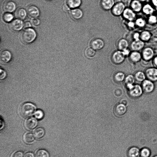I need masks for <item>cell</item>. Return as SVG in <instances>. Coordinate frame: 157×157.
Instances as JSON below:
<instances>
[{
    "instance_id": "8fae6325",
    "label": "cell",
    "mask_w": 157,
    "mask_h": 157,
    "mask_svg": "<svg viewBox=\"0 0 157 157\" xmlns=\"http://www.w3.org/2000/svg\"><path fill=\"white\" fill-rule=\"evenodd\" d=\"M143 6L142 3L139 0H132L130 4V8L136 13L141 12Z\"/></svg>"
},
{
    "instance_id": "db71d44e",
    "label": "cell",
    "mask_w": 157,
    "mask_h": 157,
    "mask_svg": "<svg viewBox=\"0 0 157 157\" xmlns=\"http://www.w3.org/2000/svg\"><path fill=\"white\" fill-rule=\"evenodd\" d=\"M121 103V104L124 105H126L127 104V102L126 100H123L122 101Z\"/></svg>"
},
{
    "instance_id": "ffe728a7",
    "label": "cell",
    "mask_w": 157,
    "mask_h": 157,
    "mask_svg": "<svg viewBox=\"0 0 157 157\" xmlns=\"http://www.w3.org/2000/svg\"><path fill=\"white\" fill-rule=\"evenodd\" d=\"M151 37V33L148 30H144L140 33V39L145 43L150 41Z\"/></svg>"
},
{
    "instance_id": "4dcf8cb0",
    "label": "cell",
    "mask_w": 157,
    "mask_h": 157,
    "mask_svg": "<svg viewBox=\"0 0 157 157\" xmlns=\"http://www.w3.org/2000/svg\"><path fill=\"white\" fill-rule=\"evenodd\" d=\"M134 22L136 25L140 28H144L146 24V22L145 20L142 17L136 18Z\"/></svg>"
},
{
    "instance_id": "83f0119b",
    "label": "cell",
    "mask_w": 157,
    "mask_h": 157,
    "mask_svg": "<svg viewBox=\"0 0 157 157\" xmlns=\"http://www.w3.org/2000/svg\"><path fill=\"white\" fill-rule=\"evenodd\" d=\"M128 45V41L125 39L120 40L117 44L118 48L120 50L123 51L127 48Z\"/></svg>"
},
{
    "instance_id": "8992f818",
    "label": "cell",
    "mask_w": 157,
    "mask_h": 157,
    "mask_svg": "<svg viewBox=\"0 0 157 157\" xmlns=\"http://www.w3.org/2000/svg\"><path fill=\"white\" fill-rule=\"evenodd\" d=\"M146 79L153 82L157 81V68L154 67L147 68L144 72Z\"/></svg>"
},
{
    "instance_id": "5bb4252c",
    "label": "cell",
    "mask_w": 157,
    "mask_h": 157,
    "mask_svg": "<svg viewBox=\"0 0 157 157\" xmlns=\"http://www.w3.org/2000/svg\"><path fill=\"white\" fill-rule=\"evenodd\" d=\"M10 26L12 30L15 31H18L22 29L24 24L21 20L15 19L10 23Z\"/></svg>"
},
{
    "instance_id": "f6af8a7d",
    "label": "cell",
    "mask_w": 157,
    "mask_h": 157,
    "mask_svg": "<svg viewBox=\"0 0 157 157\" xmlns=\"http://www.w3.org/2000/svg\"><path fill=\"white\" fill-rule=\"evenodd\" d=\"M24 157H35V156L33 153L29 152L25 154Z\"/></svg>"
},
{
    "instance_id": "44dd1931",
    "label": "cell",
    "mask_w": 157,
    "mask_h": 157,
    "mask_svg": "<svg viewBox=\"0 0 157 157\" xmlns=\"http://www.w3.org/2000/svg\"><path fill=\"white\" fill-rule=\"evenodd\" d=\"M70 15L73 18L78 19L80 18L83 15L82 11L78 8H74L70 11Z\"/></svg>"
},
{
    "instance_id": "3957f363",
    "label": "cell",
    "mask_w": 157,
    "mask_h": 157,
    "mask_svg": "<svg viewBox=\"0 0 157 157\" xmlns=\"http://www.w3.org/2000/svg\"><path fill=\"white\" fill-rule=\"evenodd\" d=\"M141 53L142 59L146 62L152 60L155 56L154 49L150 47H144L141 50Z\"/></svg>"
},
{
    "instance_id": "f546056e",
    "label": "cell",
    "mask_w": 157,
    "mask_h": 157,
    "mask_svg": "<svg viewBox=\"0 0 157 157\" xmlns=\"http://www.w3.org/2000/svg\"><path fill=\"white\" fill-rule=\"evenodd\" d=\"M23 139L26 143L29 144L32 143L34 140L33 135L30 132H26L24 134Z\"/></svg>"
},
{
    "instance_id": "ba28073f",
    "label": "cell",
    "mask_w": 157,
    "mask_h": 157,
    "mask_svg": "<svg viewBox=\"0 0 157 157\" xmlns=\"http://www.w3.org/2000/svg\"><path fill=\"white\" fill-rule=\"evenodd\" d=\"M145 43L140 39L134 40L131 42V48L132 51H140L144 47Z\"/></svg>"
},
{
    "instance_id": "1f68e13d",
    "label": "cell",
    "mask_w": 157,
    "mask_h": 157,
    "mask_svg": "<svg viewBox=\"0 0 157 157\" xmlns=\"http://www.w3.org/2000/svg\"><path fill=\"white\" fill-rule=\"evenodd\" d=\"M36 157H49V155L46 150L41 149L36 151Z\"/></svg>"
},
{
    "instance_id": "836d02e7",
    "label": "cell",
    "mask_w": 157,
    "mask_h": 157,
    "mask_svg": "<svg viewBox=\"0 0 157 157\" xmlns=\"http://www.w3.org/2000/svg\"><path fill=\"white\" fill-rule=\"evenodd\" d=\"M136 81L134 75H128L126 78L125 82L126 85L128 84H134Z\"/></svg>"
},
{
    "instance_id": "e575fe53",
    "label": "cell",
    "mask_w": 157,
    "mask_h": 157,
    "mask_svg": "<svg viewBox=\"0 0 157 157\" xmlns=\"http://www.w3.org/2000/svg\"><path fill=\"white\" fill-rule=\"evenodd\" d=\"M147 22L151 25L156 24L157 23V17L153 14L149 16L147 19Z\"/></svg>"
},
{
    "instance_id": "d4e9b609",
    "label": "cell",
    "mask_w": 157,
    "mask_h": 157,
    "mask_svg": "<svg viewBox=\"0 0 157 157\" xmlns=\"http://www.w3.org/2000/svg\"><path fill=\"white\" fill-rule=\"evenodd\" d=\"M126 110V108L125 105L122 104L117 105L115 109L116 114L120 116L124 114L125 113Z\"/></svg>"
},
{
    "instance_id": "11a10c76",
    "label": "cell",
    "mask_w": 157,
    "mask_h": 157,
    "mask_svg": "<svg viewBox=\"0 0 157 157\" xmlns=\"http://www.w3.org/2000/svg\"><path fill=\"white\" fill-rule=\"evenodd\" d=\"M139 0L142 3V2H145L147 0Z\"/></svg>"
},
{
    "instance_id": "74e56055",
    "label": "cell",
    "mask_w": 157,
    "mask_h": 157,
    "mask_svg": "<svg viewBox=\"0 0 157 157\" xmlns=\"http://www.w3.org/2000/svg\"><path fill=\"white\" fill-rule=\"evenodd\" d=\"M13 17V15L9 13H5L3 16L4 20L6 22H9L11 21Z\"/></svg>"
},
{
    "instance_id": "e0dca14e",
    "label": "cell",
    "mask_w": 157,
    "mask_h": 157,
    "mask_svg": "<svg viewBox=\"0 0 157 157\" xmlns=\"http://www.w3.org/2000/svg\"><path fill=\"white\" fill-rule=\"evenodd\" d=\"M90 45L91 48L94 49L98 50L103 47L104 46V42L101 39H95L91 41Z\"/></svg>"
},
{
    "instance_id": "4316f807",
    "label": "cell",
    "mask_w": 157,
    "mask_h": 157,
    "mask_svg": "<svg viewBox=\"0 0 157 157\" xmlns=\"http://www.w3.org/2000/svg\"><path fill=\"white\" fill-rule=\"evenodd\" d=\"M15 15L17 18L21 20H24L26 17V13L24 9L19 8L16 11Z\"/></svg>"
},
{
    "instance_id": "9c48e42d",
    "label": "cell",
    "mask_w": 157,
    "mask_h": 157,
    "mask_svg": "<svg viewBox=\"0 0 157 157\" xmlns=\"http://www.w3.org/2000/svg\"><path fill=\"white\" fill-rule=\"evenodd\" d=\"M125 9L124 4L122 2H118L113 6L112 12L114 15L118 16L123 13Z\"/></svg>"
},
{
    "instance_id": "2e32d148",
    "label": "cell",
    "mask_w": 157,
    "mask_h": 157,
    "mask_svg": "<svg viewBox=\"0 0 157 157\" xmlns=\"http://www.w3.org/2000/svg\"><path fill=\"white\" fill-rule=\"evenodd\" d=\"M27 11L28 15L32 17H36L39 15L40 12L38 9L33 5L28 6L27 8Z\"/></svg>"
},
{
    "instance_id": "60d3db41",
    "label": "cell",
    "mask_w": 157,
    "mask_h": 157,
    "mask_svg": "<svg viewBox=\"0 0 157 157\" xmlns=\"http://www.w3.org/2000/svg\"><path fill=\"white\" fill-rule=\"evenodd\" d=\"M132 37L134 40H140V33L136 32L133 33Z\"/></svg>"
},
{
    "instance_id": "f907efd6",
    "label": "cell",
    "mask_w": 157,
    "mask_h": 157,
    "mask_svg": "<svg viewBox=\"0 0 157 157\" xmlns=\"http://www.w3.org/2000/svg\"><path fill=\"white\" fill-rule=\"evenodd\" d=\"M24 27L26 28L29 27L31 26V24L29 22L27 21L24 23Z\"/></svg>"
},
{
    "instance_id": "30bf717a",
    "label": "cell",
    "mask_w": 157,
    "mask_h": 157,
    "mask_svg": "<svg viewBox=\"0 0 157 157\" xmlns=\"http://www.w3.org/2000/svg\"><path fill=\"white\" fill-rule=\"evenodd\" d=\"M125 56L122 51H117L113 54L112 59L113 61L116 63H120L124 59Z\"/></svg>"
},
{
    "instance_id": "9f6ffc18",
    "label": "cell",
    "mask_w": 157,
    "mask_h": 157,
    "mask_svg": "<svg viewBox=\"0 0 157 157\" xmlns=\"http://www.w3.org/2000/svg\"><path fill=\"white\" fill-rule=\"evenodd\" d=\"M154 157H157V155L154 156Z\"/></svg>"
},
{
    "instance_id": "b9f144b4",
    "label": "cell",
    "mask_w": 157,
    "mask_h": 157,
    "mask_svg": "<svg viewBox=\"0 0 157 157\" xmlns=\"http://www.w3.org/2000/svg\"><path fill=\"white\" fill-rule=\"evenodd\" d=\"M32 24L34 26H38L40 24V20L36 18L33 19L31 21Z\"/></svg>"
},
{
    "instance_id": "8d00e7d4",
    "label": "cell",
    "mask_w": 157,
    "mask_h": 157,
    "mask_svg": "<svg viewBox=\"0 0 157 157\" xmlns=\"http://www.w3.org/2000/svg\"><path fill=\"white\" fill-rule=\"evenodd\" d=\"M124 75L122 72L117 73L115 76V80L118 82L122 81L124 79Z\"/></svg>"
},
{
    "instance_id": "cb8c5ba5",
    "label": "cell",
    "mask_w": 157,
    "mask_h": 157,
    "mask_svg": "<svg viewBox=\"0 0 157 157\" xmlns=\"http://www.w3.org/2000/svg\"><path fill=\"white\" fill-rule=\"evenodd\" d=\"M114 4L113 0H101V7L105 10L111 9L113 6Z\"/></svg>"
},
{
    "instance_id": "f35d334b",
    "label": "cell",
    "mask_w": 157,
    "mask_h": 157,
    "mask_svg": "<svg viewBox=\"0 0 157 157\" xmlns=\"http://www.w3.org/2000/svg\"><path fill=\"white\" fill-rule=\"evenodd\" d=\"M44 116L43 112L41 110H37L35 113V117L38 119H42Z\"/></svg>"
},
{
    "instance_id": "816d5d0a",
    "label": "cell",
    "mask_w": 157,
    "mask_h": 157,
    "mask_svg": "<svg viewBox=\"0 0 157 157\" xmlns=\"http://www.w3.org/2000/svg\"><path fill=\"white\" fill-rule=\"evenodd\" d=\"M151 4L154 7H157V0H151Z\"/></svg>"
},
{
    "instance_id": "ac0fdd59",
    "label": "cell",
    "mask_w": 157,
    "mask_h": 157,
    "mask_svg": "<svg viewBox=\"0 0 157 157\" xmlns=\"http://www.w3.org/2000/svg\"><path fill=\"white\" fill-rule=\"evenodd\" d=\"M16 8L15 3L12 1H7L5 2L3 6L4 11L7 12H13Z\"/></svg>"
},
{
    "instance_id": "d590c367",
    "label": "cell",
    "mask_w": 157,
    "mask_h": 157,
    "mask_svg": "<svg viewBox=\"0 0 157 157\" xmlns=\"http://www.w3.org/2000/svg\"><path fill=\"white\" fill-rule=\"evenodd\" d=\"M95 54V52L94 50L92 48H88L86 50L85 54L86 56L88 57H93Z\"/></svg>"
},
{
    "instance_id": "7a4b0ae2",
    "label": "cell",
    "mask_w": 157,
    "mask_h": 157,
    "mask_svg": "<svg viewBox=\"0 0 157 157\" xmlns=\"http://www.w3.org/2000/svg\"><path fill=\"white\" fill-rule=\"evenodd\" d=\"M35 109L36 107L30 103H26L21 107L20 113L23 117H28L34 113Z\"/></svg>"
},
{
    "instance_id": "c3c4849f",
    "label": "cell",
    "mask_w": 157,
    "mask_h": 157,
    "mask_svg": "<svg viewBox=\"0 0 157 157\" xmlns=\"http://www.w3.org/2000/svg\"><path fill=\"white\" fill-rule=\"evenodd\" d=\"M69 7L67 5H65L63 6V10L66 12L68 11L69 10Z\"/></svg>"
},
{
    "instance_id": "f5cc1de1",
    "label": "cell",
    "mask_w": 157,
    "mask_h": 157,
    "mask_svg": "<svg viewBox=\"0 0 157 157\" xmlns=\"http://www.w3.org/2000/svg\"><path fill=\"white\" fill-rule=\"evenodd\" d=\"M0 124H1V128L0 129L1 130L2 128L4 126V124L3 121L2 120V119H0Z\"/></svg>"
},
{
    "instance_id": "d6986e66",
    "label": "cell",
    "mask_w": 157,
    "mask_h": 157,
    "mask_svg": "<svg viewBox=\"0 0 157 157\" xmlns=\"http://www.w3.org/2000/svg\"><path fill=\"white\" fill-rule=\"evenodd\" d=\"M11 58V53L8 50H4L0 53V59L1 61L6 63L10 60Z\"/></svg>"
},
{
    "instance_id": "f1b7e54d",
    "label": "cell",
    "mask_w": 157,
    "mask_h": 157,
    "mask_svg": "<svg viewBox=\"0 0 157 157\" xmlns=\"http://www.w3.org/2000/svg\"><path fill=\"white\" fill-rule=\"evenodd\" d=\"M45 132L42 128H38L36 129L33 132V135L37 139H40L44 135Z\"/></svg>"
},
{
    "instance_id": "6da1fadb",
    "label": "cell",
    "mask_w": 157,
    "mask_h": 157,
    "mask_svg": "<svg viewBox=\"0 0 157 157\" xmlns=\"http://www.w3.org/2000/svg\"><path fill=\"white\" fill-rule=\"evenodd\" d=\"M36 36V32L33 29L28 28L22 32L21 35V38L24 43H30L34 41Z\"/></svg>"
},
{
    "instance_id": "603a6c76",
    "label": "cell",
    "mask_w": 157,
    "mask_h": 157,
    "mask_svg": "<svg viewBox=\"0 0 157 157\" xmlns=\"http://www.w3.org/2000/svg\"><path fill=\"white\" fill-rule=\"evenodd\" d=\"M135 81L139 83H142L146 79L144 72L138 71L134 75Z\"/></svg>"
},
{
    "instance_id": "277c9868",
    "label": "cell",
    "mask_w": 157,
    "mask_h": 157,
    "mask_svg": "<svg viewBox=\"0 0 157 157\" xmlns=\"http://www.w3.org/2000/svg\"><path fill=\"white\" fill-rule=\"evenodd\" d=\"M143 91L141 85L139 84H134L133 87L128 90L129 96L133 98H137L142 95Z\"/></svg>"
},
{
    "instance_id": "ab89813d",
    "label": "cell",
    "mask_w": 157,
    "mask_h": 157,
    "mask_svg": "<svg viewBox=\"0 0 157 157\" xmlns=\"http://www.w3.org/2000/svg\"><path fill=\"white\" fill-rule=\"evenodd\" d=\"M23 154L21 151H17L12 154L10 157H23Z\"/></svg>"
},
{
    "instance_id": "9a60e30c",
    "label": "cell",
    "mask_w": 157,
    "mask_h": 157,
    "mask_svg": "<svg viewBox=\"0 0 157 157\" xmlns=\"http://www.w3.org/2000/svg\"><path fill=\"white\" fill-rule=\"evenodd\" d=\"M141 11L144 14L149 16L153 14L155 9L151 4L147 3L143 5Z\"/></svg>"
},
{
    "instance_id": "ee69618b",
    "label": "cell",
    "mask_w": 157,
    "mask_h": 157,
    "mask_svg": "<svg viewBox=\"0 0 157 157\" xmlns=\"http://www.w3.org/2000/svg\"><path fill=\"white\" fill-rule=\"evenodd\" d=\"M6 73L3 70L0 69V79H2L5 78L6 76Z\"/></svg>"
},
{
    "instance_id": "7c38bea8",
    "label": "cell",
    "mask_w": 157,
    "mask_h": 157,
    "mask_svg": "<svg viewBox=\"0 0 157 157\" xmlns=\"http://www.w3.org/2000/svg\"><path fill=\"white\" fill-rule=\"evenodd\" d=\"M129 57L130 60L135 63L139 62L142 59L141 52L137 51H132L130 52Z\"/></svg>"
},
{
    "instance_id": "52a82bcc",
    "label": "cell",
    "mask_w": 157,
    "mask_h": 157,
    "mask_svg": "<svg viewBox=\"0 0 157 157\" xmlns=\"http://www.w3.org/2000/svg\"><path fill=\"white\" fill-rule=\"evenodd\" d=\"M123 15V17L129 21H133L136 18V13L130 8L125 9Z\"/></svg>"
},
{
    "instance_id": "7402d4cb",
    "label": "cell",
    "mask_w": 157,
    "mask_h": 157,
    "mask_svg": "<svg viewBox=\"0 0 157 157\" xmlns=\"http://www.w3.org/2000/svg\"><path fill=\"white\" fill-rule=\"evenodd\" d=\"M140 151L138 148L136 147H131L128 151V157H139L140 155Z\"/></svg>"
},
{
    "instance_id": "bcb514c9",
    "label": "cell",
    "mask_w": 157,
    "mask_h": 157,
    "mask_svg": "<svg viewBox=\"0 0 157 157\" xmlns=\"http://www.w3.org/2000/svg\"><path fill=\"white\" fill-rule=\"evenodd\" d=\"M122 52L125 56H129L131 52L128 48L122 51Z\"/></svg>"
},
{
    "instance_id": "484cf974",
    "label": "cell",
    "mask_w": 157,
    "mask_h": 157,
    "mask_svg": "<svg viewBox=\"0 0 157 157\" xmlns=\"http://www.w3.org/2000/svg\"><path fill=\"white\" fill-rule=\"evenodd\" d=\"M81 0H67V5L71 8H75L80 6Z\"/></svg>"
},
{
    "instance_id": "d6a6232c",
    "label": "cell",
    "mask_w": 157,
    "mask_h": 157,
    "mask_svg": "<svg viewBox=\"0 0 157 157\" xmlns=\"http://www.w3.org/2000/svg\"><path fill=\"white\" fill-rule=\"evenodd\" d=\"M151 152L150 150L147 148H144L140 151V155L141 157H149Z\"/></svg>"
},
{
    "instance_id": "4fadbf2b",
    "label": "cell",
    "mask_w": 157,
    "mask_h": 157,
    "mask_svg": "<svg viewBox=\"0 0 157 157\" xmlns=\"http://www.w3.org/2000/svg\"><path fill=\"white\" fill-rule=\"evenodd\" d=\"M37 124V121L35 118L33 117L26 119L24 122L25 127L29 130L33 129L36 126Z\"/></svg>"
},
{
    "instance_id": "681fc988",
    "label": "cell",
    "mask_w": 157,
    "mask_h": 157,
    "mask_svg": "<svg viewBox=\"0 0 157 157\" xmlns=\"http://www.w3.org/2000/svg\"><path fill=\"white\" fill-rule=\"evenodd\" d=\"M128 25L130 27L133 28L136 25L135 22L133 21H129L128 23Z\"/></svg>"
},
{
    "instance_id": "5b68a950",
    "label": "cell",
    "mask_w": 157,
    "mask_h": 157,
    "mask_svg": "<svg viewBox=\"0 0 157 157\" xmlns=\"http://www.w3.org/2000/svg\"><path fill=\"white\" fill-rule=\"evenodd\" d=\"M141 86L143 92L149 94L153 92L155 88L154 82L146 79L141 83Z\"/></svg>"
},
{
    "instance_id": "7dc6e473",
    "label": "cell",
    "mask_w": 157,
    "mask_h": 157,
    "mask_svg": "<svg viewBox=\"0 0 157 157\" xmlns=\"http://www.w3.org/2000/svg\"><path fill=\"white\" fill-rule=\"evenodd\" d=\"M122 94V91L121 89H117L115 91V94L118 96L121 95Z\"/></svg>"
},
{
    "instance_id": "7bdbcfd3",
    "label": "cell",
    "mask_w": 157,
    "mask_h": 157,
    "mask_svg": "<svg viewBox=\"0 0 157 157\" xmlns=\"http://www.w3.org/2000/svg\"><path fill=\"white\" fill-rule=\"evenodd\" d=\"M152 60L153 67L157 68V55L155 56Z\"/></svg>"
}]
</instances>
